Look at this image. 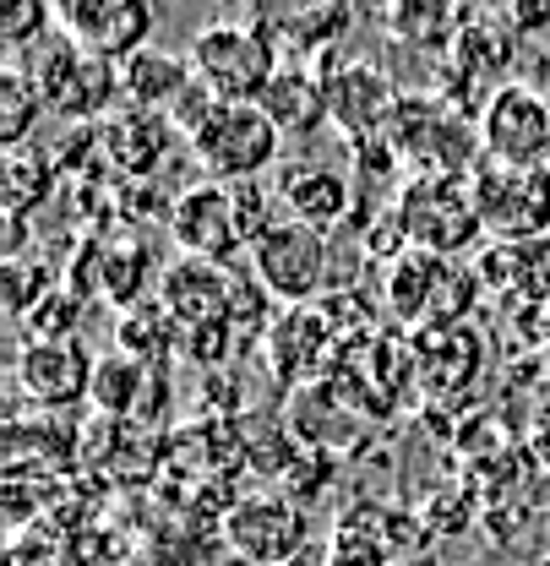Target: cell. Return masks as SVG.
<instances>
[{"instance_id":"cell-1","label":"cell","mask_w":550,"mask_h":566,"mask_svg":"<svg viewBox=\"0 0 550 566\" xmlns=\"http://www.w3.org/2000/svg\"><path fill=\"white\" fill-rule=\"evenodd\" d=\"M17 71L39 87V98H44L50 115L76 120V126L93 120V115H104L115 104V93H121V66L104 61V55H93V50H82L71 33H44L28 50V66H17Z\"/></svg>"},{"instance_id":"cell-2","label":"cell","mask_w":550,"mask_h":566,"mask_svg":"<svg viewBox=\"0 0 550 566\" xmlns=\"http://www.w3.org/2000/svg\"><path fill=\"white\" fill-rule=\"evenodd\" d=\"M191 71L224 104H257L278 76V39L257 22H207L191 39Z\"/></svg>"},{"instance_id":"cell-3","label":"cell","mask_w":550,"mask_h":566,"mask_svg":"<svg viewBox=\"0 0 550 566\" xmlns=\"http://www.w3.org/2000/svg\"><path fill=\"white\" fill-rule=\"evenodd\" d=\"M186 142H191V158L203 164V175L218 186L262 180L283 153V132L268 120L262 104H224V98Z\"/></svg>"},{"instance_id":"cell-4","label":"cell","mask_w":550,"mask_h":566,"mask_svg":"<svg viewBox=\"0 0 550 566\" xmlns=\"http://www.w3.org/2000/svg\"><path fill=\"white\" fill-rule=\"evenodd\" d=\"M398 223L409 234V251L430 256H458L480 240V212H475V186L458 175H414L398 191Z\"/></svg>"},{"instance_id":"cell-5","label":"cell","mask_w":550,"mask_h":566,"mask_svg":"<svg viewBox=\"0 0 550 566\" xmlns=\"http://www.w3.org/2000/svg\"><path fill=\"white\" fill-rule=\"evenodd\" d=\"M475 186V212H480L485 240L523 245L550 234V169H507V164H480L469 175Z\"/></svg>"},{"instance_id":"cell-6","label":"cell","mask_w":550,"mask_h":566,"mask_svg":"<svg viewBox=\"0 0 550 566\" xmlns=\"http://www.w3.org/2000/svg\"><path fill=\"white\" fill-rule=\"evenodd\" d=\"M251 273L262 279V289L283 300V305H311L322 289H328V273H333V245L322 229L300 223V218H278L273 229L251 245Z\"/></svg>"},{"instance_id":"cell-7","label":"cell","mask_w":550,"mask_h":566,"mask_svg":"<svg viewBox=\"0 0 550 566\" xmlns=\"http://www.w3.org/2000/svg\"><path fill=\"white\" fill-rule=\"evenodd\" d=\"M316 66L328 71V104H333L339 137H344L349 147L382 137L387 120H393L398 104H404V87L393 82V71L382 66V61H371V55H344V61H339L333 50H322Z\"/></svg>"},{"instance_id":"cell-8","label":"cell","mask_w":550,"mask_h":566,"mask_svg":"<svg viewBox=\"0 0 550 566\" xmlns=\"http://www.w3.org/2000/svg\"><path fill=\"white\" fill-rule=\"evenodd\" d=\"M485 164L507 169H550V93L529 82H507L480 109Z\"/></svg>"},{"instance_id":"cell-9","label":"cell","mask_w":550,"mask_h":566,"mask_svg":"<svg viewBox=\"0 0 550 566\" xmlns=\"http://www.w3.org/2000/svg\"><path fill=\"white\" fill-rule=\"evenodd\" d=\"M164 223H169V234H175V245L186 256H203V262H218V268H229L246 251L240 245V223H235V191L218 186V180H203V186L180 191L169 202V212H164Z\"/></svg>"},{"instance_id":"cell-10","label":"cell","mask_w":550,"mask_h":566,"mask_svg":"<svg viewBox=\"0 0 550 566\" xmlns=\"http://www.w3.org/2000/svg\"><path fill=\"white\" fill-rule=\"evenodd\" d=\"M61 33L121 66L137 50H147L153 6L147 0H61Z\"/></svg>"},{"instance_id":"cell-11","label":"cell","mask_w":550,"mask_h":566,"mask_svg":"<svg viewBox=\"0 0 550 566\" xmlns=\"http://www.w3.org/2000/svg\"><path fill=\"white\" fill-rule=\"evenodd\" d=\"M224 534H229V545L251 566H278V562H294V556H300V545H305V517H300V506L283 501V495H246V501L224 517Z\"/></svg>"},{"instance_id":"cell-12","label":"cell","mask_w":550,"mask_h":566,"mask_svg":"<svg viewBox=\"0 0 550 566\" xmlns=\"http://www.w3.org/2000/svg\"><path fill=\"white\" fill-rule=\"evenodd\" d=\"M158 305L169 311L175 333H197L229 322V268L203 262V256H180L164 268L158 279Z\"/></svg>"},{"instance_id":"cell-13","label":"cell","mask_w":550,"mask_h":566,"mask_svg":"<svg viewBox=\"0 0 550 566\" xmlns=\"http://www.w3.org/2000/svg\"><path fill=\"white\" fill-rule=\"evenodd\" d=\"M17 381L39 409H71L93 392V359L82 354L76 338L61 344H28L17 354Z\"/></svg>"},{"instance_id":"cell-14","label":"cell","mask_w":550,"mask_h":566,"mask_svg":"<svg viewBox=\"0 0 550 566\" xmlns=\"http://www.w3.org/2000/svg\"><path fill=\"white\" fill-rule=\"evenodd\" d=\"M268 109L283 137H311L333 120V104H328V71L322 66H305V61H283L278 76L268 82V93L257 98Z\"/></svg>"},{"instance_id":"cell-15","label":"cell","mask_w":550,"mask_h":566,"mask_svg":"<svg viewBox=\"0 0 550 566\" xmlns=\"http://www.w3.org/2000/svg\"><path fill=\"white\" fill-rule=\"evenodd\" d=\"M278 202H283V218H300V223L328 234L354 208V180L339 175V169H328V164H283Z\"/></svg>"},{"instance_id":"cell-16","label":"cell","mask_w":550,"mask_h":566,"mask_svg":"<svg viewBox=\"0 0 550 566\" xmlns=\"http://www.w3.org/2000/svg\"><path fill=\"white\" fill-rule=\"evenodd\" d=\"M191 55H175V50H158L147 44L132 61H121V98L132 109H147V115H169V104L191 87Z\"/></svg>"},{"instance_id":"cell-17","label":"cell","mask_w":550,"mask_h":566,"mask_svg":"<svg viewBox=\"0 0 550 566\" xmlns=\"http://www.w3.org/2000/svg\"><path fill=\"white\" fill-rule=\"evenodd\" d=\"M98 147H104V158L121 169V175H132L142 180L158 158H164V147H169V115H147V109H121L104 132H98Z\"/></svg>"},{"instance_id":"cell-18","label":"cell","mask_w":550,"mask_h":566,"mask_svg":"<svg viewBox=\"0 0 550 566\" xmlns=\"http://www.w3.org/2000/svg\"><path fill=\"white\" fill-rule=\"evenodd\" d=\"M464 17H469L464 0H393L382 22H387V33L404 50H436V55H447L453 39H458V28H464Z\"/></svg>"},{"instance_id":"cell-19","label":"cell","mask_w":550,"mask_h":566,"mask_svg":"<svg viewBox=\"0 0 550 566\" xmlns=\"http://www.w3.org/2000/svg\"><path fill=\"white\" fill-rule=\"evenodd\" d=\"M442 268L447 256H430V251H404L398 262H387V311L409 327H430Z\"/></svg>"},{"instance_id":"cell-20","label":"cell","mask_w":550,"mask_h":566,"mask_svg":"<svg viewBox=\"0 0 550 566\" xmlns=\"http://www.w3.org/2000/svg\"><path fill=\"white\" fill-rule=\"evenodd\" d=\"M50 186H55V169H50L44 147H11V158H6V208L11 212L39 208Z\"/></svg>"},{"instance_id":"cell-21","label":"cell","mask_w":550,"mask_h":566,"mask_svg":"<svg viewBox=\"0 0 550 566\" xmlns=\"http://www.w3.org/2000/svg\"><path fill=\"white\" fill-rule=\"evenodd\" d=\"M39 115H44L39 87L22 71H6L0 76V137L11 142V147H28V132L39 126Z\"/></svg>"},{"instance_id":"cell-22","label":"cell","mask_w":550,"mask_h":566,"mask_svg":"<svg viewBox=\"0 0 550 566\" xmlns=\"http://www.w3.org/2000/svg\"><path fill=\"white\" fill-rule=\"evenodd\" d=\"M507 294L512 300H550V234L507 245Z\"/></svg>"},{"instance_id":"cell-23","label":"cell","mask_w":550,"mask_h":566,"mask_svg":"<svg viewBox=\"0 0 550 566\" xmlns=\"http://www.w3.org/2000/svg\"><path fill=\"white\" fill-rule=\"evenodd\" d=\"M76 316H82V294L76 289H50L28 311V333H33V344H61V338L76 333Z\"/></svg>"},{"instance_id":"cell-24","label":"cell","mask_w":550,"mask_h":566,"mask_svg":"<svg viewBox=\"0 0 550 566\" xmlns=\"http://www.w3.org/2000/svg\"><path fill=\"white\" fill-rule=\"evenodd\" d=\"M235 191V223H240V245L251 251L268 229H273L278 218V186H262V180H240V186H229Z\"/></svg>"},{"instance_id":"cell-25","label":"cell","mask_w":550,"mask_h":566,"mask_svg":"<svg viewBox=\"0 0 550 566\" xmlns=\"http://www.w3.org/2000/svg\"><path fill=\"white\" fill-rule=\"evenodd\" d=\"M142 279H147V251H142V245H115L110 262H104V294H110L121 311H137Z\"/></svg>"},{"instance_id":"cell-26","label":"cell","mask_w":550,"mask_h":566,"mask_svg":"<svg viewBox=\"0 0 550 566\" xmlns=\"http://www.w3.org/2000/svg\"><path fill=\"white\" fill-rule=\"evenodd\" d=\"M132 387H137V365H132V354H121V359H98L93 365V403L98 409H110V415H121V409H132Z\"/></svg>"},{"instance_id":"cell-27","label":"cell","mask_w":550,"mask_h":566,"mask_svg":"<svg viewBox=\"0 0 550 566\" xmlns=\"http://www.w3.org/2000/svg\"><path fill=\"white\" fill-rule=\"evenodd\" d=\"M50 33V0H6V44L33 50Z\"/></svg>"},{"instance_id":"cell-28","label":"cell","mask_w":550,"mask_h":566,"mask_svg":"<svg viewBox=\"0 0 550 566\" xmlns=\"http://www.w3.org/2000/svg\"><path fill=\"white\" fill-rule=\"evenodd\" d=\"M164 327H175L164 305H137V316H126V327H121V349L126 354H158L164 349Z\"/></svg>"},{"instance_id":"cell-29","label":"cell","mask_w":550,"mask_h":566,"mask_svg":"<svg viewBox=\"0 0 550 566\" xmlns=\"http://www.w3.org/2000/svg\"><path fill=\"white\" fill-rule=\"evenodd\" d=\"M507 22H512L523 39H540V33H550V0H518V6L507 11Z\"/></svg>"},{"instance_id":"cell-30","label":"cell","mask_w":550,"mask_h":566,"mask_svg":"<svg viewBox=\"0 0 550 566\" xmlns=\"http://www.w3.org/2000/svg\"><path fill=\"white\" fill-rule=\"evenodd\" d=\"M464 6H469V11H485V17H507L518 0H464Z\"/></svg>"},{"instance_id":"cell-31","label":"cell","mask_w":550,"mask_h":566,"mask_svg":"<svg viewBox=\"0 0 550 566\" xmlns=\"http://www.w3.org/2000/svg\"><path fill=\"white\" fill-rule=\"evenodd\" d=\"M387 6L393 0H354V11H382V17H387Z\"/></svg>"},{"instance_id":"cell-32","label":"cell","mask_w":550,"mask_h":566,"mask_svg":"<svg viewBox=\"0 0 550 566\" xmlns=\"http://www.w3.org/2000/svg\"><path fill=\"white\" fill-rule=\"evenodd\" d=\"M404 566H442V562H430V556H419V562H404Z\"/></svg>"},{"instance_id":"cell-33","label":"cell","mask_w":550,"mask_h":566,"mask_svg":"<svg viewBox=\"0 0 550 566\" xmlns=\"http://www.w3.org/2000/svg\"><path fill=\"white\" fill-rule=\"evenodd\" d=\"M546 370H550V349H546Z\"/></svg>"}]
</instances>
